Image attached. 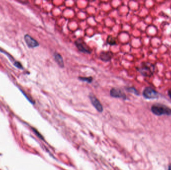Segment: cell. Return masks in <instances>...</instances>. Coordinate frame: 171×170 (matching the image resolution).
I'll list each match as a JSON object with an SVG mask.
<instances>
[{
    "instance_id": "9a60e30c",
    "label": "cell",
    "mask_w": 171,
    "mask_h": 170,
    "mask_svg": "<svg viewBox=\"0 0 171 170\" xmlns=\"http://www.w3.org/2000/svg\"><path fill=\"white\" fill-rule=\"evenodd\" d=\"M168 170H171V164L169 166Z\"/></svg>"
},
{
    "instance_id": "5bb4252c",
    "label": "cell",
    "mask_w": 171,
    "mask_h": 170,
    "mask_svg": "<svg viewBox=\"0 0 171 170\" xmlns=\"http://www.w3.org/2000/svg\"><path fill=\"white\" fill-rule=\"evenodd\" d=\"M168 95L169 97H170V98L171 99V89H170V90H169Z\"/></svg>"
},
{
    "instance_id": "7a4b0ae2",
    "label": "cell",
    "mask_w": 171,
    "mask_h": 170,
    "mask_svg": "<svg viewBox=\"0 0 171 170\" xmlns=\"http://www.w3.org/2000/svg\"><path fill=\"white\" fill-rule=\"evenodd\" d=\"M151 111L154 114L158 116L170 115L171 109L166 105L161 104H156L151 107Z\"/></svg>"
},
{
    "instance_id": "277c9868",
    "label": "cell",
    "mask_w": 171,
    "mask_h": 170,
    "mask_svg": "<svg viewBox=\"0 0 171 170\" xmlns=\"http://www.w3.org/2000/svg\"><path fill=\"white\" fill-rule=\"evenodd\" d=\"M143 95L145 98L148 99L157 98L159 97V93L154 89L151 87H148L144 89L143 92Z\"/></svg>"
},
{
    "instance_id": "3957f363",
    "label": "cell",
    "mask_w": 171,
    "mask_h": 170,
    "mask_svg": "<svg viewBox=\"0 0 171 170\" xmlns=\"http://www.w3.org/2000/svg\"><path fill=\"white\" fill-rule=\"evenodd\" d=\"M75 44L78 49L79 51L81 52H84L87 54L91 53V50L89 48L86 44L82 39H77L75 42Z\"/></svg>"
},
{
    "instance_id": "ba28073f",
    "label": "cell",
    "mask_w": 171,
    "mask_h": 170,
    "mask_svg": "<svg viewBox=\"0 0 171 170\" xmlns=\"http://www.w3.org/2000/svg\"><path fill=\"white\" fill-rule=\"evenodd\" d=\"M112 57V53L110 52H103L100 55V59H101L102 61H105V62L110 61Z\"/></svg>"
},
{
    "instance_id": "6da1fadb",
    "label": "cell",
    "mask_w": 171,
    "mask_h": 170,
    "mask_svg": "<svg viewBox=\"0 0 171 170\" xmlns=\"http://www.w3.org/2000/svg\"><path fill=\"white\" fill-rule=\"evenodd\" d=\"M138 69L143 75L146 77H151L154 73L155 66L149 62H144L141 64Z\"/></svg>"
},
{
    "instance_id": "7c38bea8",
    "label": "cell",
    "mask_w": 171,
    "mask_h": 170,
    "mask_svg": "<svg viewBox=\"0 0 171 170\" xmlns=\"http://www.w3.org/2000/svg\"><path fill=\"white\" fill-rule=\"evenodd\" d=\"M126 90L129 92L133 93L135 94L136 95H139V93L137 90L136 89H135L134 87H128V88L126 89Z\"/></svg>"
},
{
    "instance_id": "8fae6325",
    "label": "cell",
    "mask_w": 171,
    "mask_h": 170,
    "mask_svg": "<svg viewBox=\"0 0 171 170\" xmlns=\"http://www.w3.org/2000/svg\"><path fill=\"white\" fill-rule=\"evenodd\" d=\"M107 43L111 46H114L116 44V40L113 36L109 35L107 39Z\"/></svg>"
},
{
    "instance_id": "52a82bcc",
    "label": "cell",
    "mask_w": 171,
    "mask_h": 170,
    "mask_svg": "<svg viewBox=\"0 0 171 170\" xmlns=\"http://www.w3.org/2000/svg\"><path fill=\"white\" fill-rule=\"evenodd\" d=\"M24 39L27 46L30 48H34L39 46V44L37 40L33 39L29 35H26L24 36Z\"/></svg>"
},
{
    "instance_id": "9c48e42d",
    "label": "cell",
    "mask_w": 171,
    "mask_h": 170,
    "mask_svg": "<svg viewBox=\"0 0 171 170\" xmlns=\"http://www.w3.org/2000/svg\"><path fill=\"white\" fill-rule=\"evenodd\" d=\"M54 59H55V61L56 62L57 64H58L60 68H63L64 67V60H63V57L60 54L57 52H55L54 54Z\"/></svg>"
},
{
    "instance_id": "5b68a950",
    "label": "cell",
    "mask_w": 171,
    "mask_h": 170,
    "mask_svg": "<svg viewBox=\"0 0 171 170\" xmlns=\"http://www.w3.org/2000/svg\"><path fill=\"white\" fill-rule=\"evenodd\" d=\"M89 97L92 104L94 106V107L99 112H102L103 111V107L99 99L96 97V96L92 93H90L89 94Z\"/></svg>"
},
{
    "instance_id": "8992f818",
    "label": "cell",
    "mask_w": 171,
    "mask_h": 170,
    "mask_svg": "<svg viewBox=\"0 0 171 170\" xmlns=\"http://www.w3.org/2000/svg\"><path fill=\"white\" fill-rule=\"evenodd\" d=\"M110 95L111 97L114 98H122L124 100L127 99V96L124 92L121 89L117 88H113L110 90Z\"/></svg>"
},
{
    "instance_id": "4fadbf2b",
    "label": "cell",
    "mask_w": 171,
    "mask_h": 170,
    "mask_svg": "<svg viewBox=\"0 0 171 170\" xmlns=\"http://www.w3.org/2000/svg\"><path fill=\"white\" fill-rule=\"evenodd\" d=\"M14 65L15 66H16L17 68H19L22 69V65H21V64L19 62L16 61L15 62Z\"/></svg>"
},
{
    "instance_id": "30bf717a",
    "label": "cell",
    "mask_w": 171,
    "mask_h": 170,
    "mask_svg": "<svg viewBox=\"0 0 171 170\" xmlns=\"http://www.w3.org/2000/svg\"><path fill=\"white\" fill-rule=\"evenodd\" d=\"M79 80L82 81L86 82L87 83H91L93 81V78L92 77H78Z\"/></svg>"
}]
</instances>
